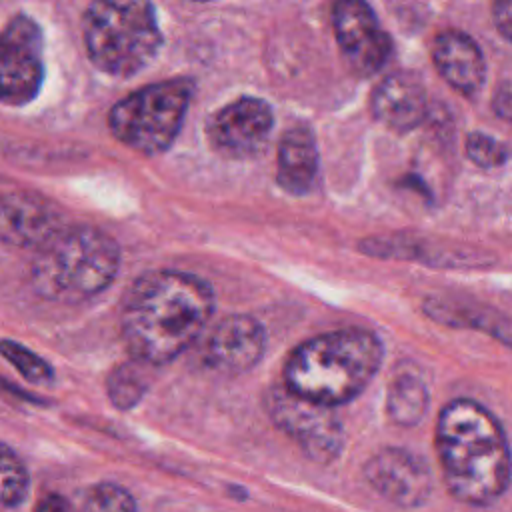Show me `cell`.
Segmentation results:
<instances>
[{"label":"cell","mask_w":512,"mask_h":512,"mask_svg":"<svg viewBox=\"0 0 512 512\" xmlns=\"http://www.w3.org/2000/svg\"><path fill=\"white\" fill-rule=\"evenodd\" d=\"M214 310L206 280L180 270H154L126 292L120 312L122 340L134 360L164 364L190 348Z\"/></svg>","instance_id":"1"},{"label":"cell","mask_w":512,"mask_h":512,"mask_svg":"<svg viewBox=\"0 0 512 512\" xmlns=\"http://www.w3.org/2000/svg\"><path fill=\"white\" fill-rule=\"evenodd\" d=\"M436 450L450 494L466 504H488L508 486L512 456L498 420L474 400L446 404L436 424Z\"/></svg>","instance_id":"2"},{"label":"cell","mask_w":512,"mask_h":512,"mask_svg":"<svg viewBox=\"0 0 512 512\" xmlns=\"http://www.w3.org/2000/svg\"><path fill=\"white\" fill-rule=\"evenodd\" d=\"M380 340L364 328H342L302 342L284 368V386L318 404L338 406L356 398L382 364Z\"/></svg>","instance_id":"3"},{"label":"cell","mask_w":512,"mask_h":512,"mask_svg":"<svg viewBox=\"0 0 512 512\" xmlns=\"http://www.w3.org/2000/svg\"><path fill=\"white\" fill-rule=\"evenodd\" d=\"M120 268V248L94 226L60 230L30 268V282L46 300L78 304L106 290Z\"/></svg>","instance_id":"4"},{"label":"cell","mask_w":512,"mask_h":512,"mask_svg":"<svg viewBox=\"0 0 512 512\" xmlns=\"http://www.w3.org/2000/svg\"><path fill=\"white\" fill-rule=\"evenodd\" d=\"M82 36L92 64L110 76L140 72L162 44L154 6L142 0L90 4L82 18Z\"/></svg>","instance_id":"5"},{"label":"cell","mask_w":512,"mask_h":512,"mask_svg":"<svg viewBox=\"0 0 512 512\" xmlns=\"http://www.w3.org/2000/svg\"><path fill=\"white\" fill-rule=\"evenodd\" d=\"M194 84L184 78L148 84L110 110L112 134L132 150L160 154L170 148L184 122Z\"/></svg>","instance_id":"6"},{"label":"cell","mask_w":512,"mask_h":512,"mask_svg":"<svg viewBox=\"0 0 512 512\" xmlns=\"http://www.w3.org/2000/svg\"><path fill=\"white\" fill-rule=\"evenodd\" d=\"M272 422L290 436L304 454L320 464L332 462L344 446V430L334 408L306 400L284 384L272 386L264 398Z\"/></svg>","instance_id":"7"},{"label":"cell","mask_w":512,"mask_h":512,"mask_svg":"<svg viewBox=\"0 0 512 512\" xmlns=\"http://www.w3.org/2000/svg\"><path fill=\"white\" fill-rule=\"evenodd\" d=\"M42 30L26 14L0 32V102L22 106L38 94L44 78Z\"/></svg>","instance_id":"8"},{"label":"cell","mask_w":512,"mask_h":512,"mask_svg":"<svg viewBox=\"0 0 512 512\" xmlns=\"http://www.w3.org/2000/svg\"><path fill=\"white\" fill-rule=\"evenodd\" d=\"M332 26L340 50L356 74L372 76L382 70L392 54V40L366 2L342 0L334 4Z\"/></svg>","instance_id":"9"},{"label":"cell","mask_w":512,"mask_h":512,"mask_svg":"<svg viewBox=\"0 0 512 512\" xmlns=\"http://www.w3.org/2000/svg\"><path fill=\"white\" fill-rule=\"evenodd\" d=\"M274 126L272 108L254 96H242L220 108L208 122V140L226 158L256 156L268 142Z\"/></svg>","instance_id":"10"},{"label":"cell","mask_w":512,"mask_h":512,"mask_svg":"<svg viewBox=\"0 0 512 512\" xmlns=\"http://www.w3.org/2000/svg\"><path fill=\"white\" fill-rule=\"evenodd\" d=\"M368 484L400 508L424 504L432 492L428 464L410 450L382 448L364 466Z\"/></svg>","instance_id":"11"},{"label":"cell","mask_w":512,"mask_h":512,"mask_svg":"<svg viewBox=\"0 0 512 512\" xmlns=\"http://www.w3.org/2000/svg\"><path fill=\"white\" fill-rule=\"evenodd\" d=\"M62 226V212L48 198L34 192H8L0 196V240L14 248L48 244Z\"/></svg>","instance_id":"12"},{"label":"cell","mask_w":512,"mask_h":512,"mask_svg":"<svg viewBox=\"0 0 512 512\" xmlns=\"http://www.w3.org/2000/svg\"><path fill=\"white\" fill-rule=\"evenodd\" d=\"M264 346L262 324L254 316L232 314L210 330L202 346V362L222 374H240L262 358Z\"/></svg>","instance_id":"13"},{"label":"cell","mask_w":512,"mask_h":512,"mask_svg":"<svg viewBox=\"0 0 512 512\" xmlns=\"http://www.w3.org/2000/svg\"><path fill=\"white\" fill-rule=\"evenodd\" d=\"M360 248L376 258L418 260L432 266H484L490 262V256H484L482 250L458 244H440L412 234L366 238Z\"/></svg>","instance_id":"14"},{"label":"cell","mask_w":512,"mask_h":512,"mask_svg":"<svg viewBox=\"0 0 512 512\" xmlns=\"http://www.w3.org/2000/svg\"><path fill=\"white\" fill-rule=\"evenodd\" d=\"M370 106L374 116L396 132L416 128L428 112L426 90L420 78L406 70L392 72L378 82Z\"/></svg>","instance_id":"15"},{"label":"cell","mask_w":512,"mask_h":512,"mask_svg":"<svg viewBox=\"0 0 512 512\" xmlns=\"http://www.w3.org/2000/svg\"><path fill=\"white\" fill-rule=\"evenodd\" d=\"M432 60L440 76L460 94L474 96L486 80V62L472 36L460 30H442L432 42Z\"/></svg>","instance_id":"16"},{"label":"cell","mask_w":512,"mask_h":512,"mask_svg":"<svg viewBox=\"0 0 512 512\" xmlns=\"http://www.w3.org/2000/svg\"><path fill=\"white\" fill-rule=\"evenodd\" d=\"M318 174V148L308 126H292L278 146V184L288 192L306 194Z\"/></svg>","instance_id":"17"},{"label":"cell","mask_w":512,"mask_h":512,"mask_svg":"<svg viewBox=\"0 0 512 512\" xmlns=\"http://www.w3.org/2000/svg\"><path fill=\"white\" fill-rule=\"evenodd\" d=\"M424 310L436 322L456 328L482 330L492 338H498L500 342L512 346V320L498 310L464 304L450 298H428Z\"/></svg>","instance_id":"18"},{"label":"cell","mask_w":512,"mask_h":512,"mask_svg":"<svg viewBox=\"0 0 512 512\" xmlns=\"http://www.w3.org/2000/svg\"><path fill=\"white\" fill-rule=\"evenodd\" d=\"M426 408L428 392L420 378L412 374H400L392 380L386 402V412L392 422L400 426H414L422 420Z\"/></svg>","instance_id":"19"},{"label":"cell","mask_w":512,"mask_h":512,"mask_svg":"<svg viewBox=\"0 0 512 512\" xmlns=\"http://www.w3.org/2000/svg\"><path fill=\"white\" fill-rule=\"evenodd\" d=\"M28 492V472L18 454L0 442V504L14 506Z\"/></svg>","instance_id":"20"},{"label":"cell","mask_w":512,"mask_h":512,"mask_svg":"<svg viewBox=\"0 0 512 512\" xmlns=\"http://www.w3.org/2000/svg\"><path fill=\"white\" fill-rule=\"evenodd\" d=\"M78 512H136V502L126 488L100 482L84 492Z\"/></svg>","instance_id":"21"},{"label":"cell","mask_w":512,"mask_h":512,"mask_svg":"<svg viewBox=\"0 0 512 512\" xmlns=\"http://www.w3.org/2000/svg\"><path fill=\"white\" fill-rule=\"evenodd\" d=\"M0 354L30 382L44 384L54 378L52 368L46 360H42L38 354H34L30 348L12 342V340H2L0 342Z\"/></svg>","instance_id":"22"},{"label":"cell","mask_w":512,"mask_h":512,"mask_svg":"<svg viewBox=\"0 0 512 512\" xmlns=\"http://www.w3.org/2000/svg\"><path fill=\"white\" fill-rule=\"evenodd\" d=\"M146 384L134 366H118L108 378V394L118 408H130L144 394Z\"/></svg>","instance_id":"23"},{"label":"cell","mask_w":512,"mask_h":512,"mask_svg":"<svg viewBox=\"0 0 512 512\" xmlns=\"http://www.w3.org/2000/svg\"><path fill=\"white\" fill-rule=\"evenodd\" d=\"M466 154L474 164H478L482 168H494L508 160L510 150L504 142H500L488 134L472 132L466 138Z\"/></svg>","instance_id":"24"},{"label":"cell","mask_w":512,"mask_h":512,"mask_svg":"<svg viewBox=\"0 0 512 512\" xmlns=\"http://www.w3.org/2000/svg\"><path fill=\"white\" fill-rule=\"evenodd\" d=\"M492 18L496 28L512 42V0H500L492 6Z\"/></svg>","instance_id":"25"},{"label":"cell","mask_w":512,"mask_h":512,"mask_svg":"<svg viewBox=\"0 0 512 512\" xmlns=\"http://www.w3.org/2000/svg\"><path fill=\"white\" fill-rule=\"evenodd\" d=\"M492 108L500 118L512 122V86H502L496 90Z\"/></svg>","instance_id":"26"}]
</instances>
